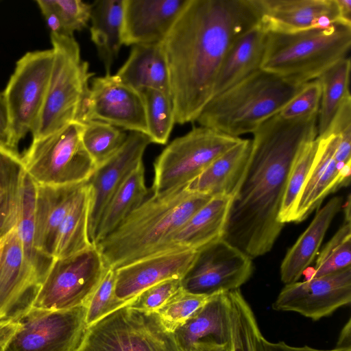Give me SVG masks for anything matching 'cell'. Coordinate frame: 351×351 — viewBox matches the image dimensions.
<instances>
[{"instance_id": "cell-1", "label": "cell", "mask_w": 351, "mask_h": 351, "mask_svg": "<svg viewBox=\"0 0 351 351\" xmlns=\"http://www.w3.org/2000/svg\"><path fill=\"white\" fill-rule=\"evenodd\" d=\"M252 134L222 237L252 259L271 250L285 226L278 217L289 176L304 145L317 137V117L287 120L276 114Z\"/></svg>"}, {"instance_id": "cell-2", "label": "cell", "mask_w": 351, "mask_h": 351, "mask_svg": "<svg viewBox=\"0 0 351 351\" xmlns=\"http://www.w3.org/2000/svg\"><path fill=\"white\" fill-rule=\"evenodd\" d=\"M259 23L256 0L188 1L162 42L176 123L195 121L228 51Z\"/></svg>"}, {"instance_id": "cell-3", "label": "cell", "mask_w": 351, "mask_h": 351, "mask_svg": "<svg viewBox=\"0 0 351 351\" xmlns=\"http://www.w3.org/2000/svg\"><path fill=\"white\" fill-rule=\"evenodd\" d=\"M185 187L153 195L95 245L107 268L171 252L172 237L212 197Z\"/></svg>"}, {"instance_id": "cell-4", "label": "cell", "mask_w": 351, "mask_h": 351, "mask_svg": "<svg viewBox=\"0 0 351 351\" xmlns=\"http://www.w3.org/2000/svg\"><path fill=\"white\" fill-rule=\"evenodd\" d=\"M302 85L261 69L213 97L195 121L233 137L252 134L277 114Z\"/></svg>"}, {"instance_id": "cell-5", "label": "cell", "mask_w": 351, "mask_h": 351, "mask_svg": "<svg viewBox=\"0 0 351 351\" xmlns=\"http://www.w3.org/2000/svg\"><path fill=\"white\" fill-rule=\"evenodd\" d=\"M350 46L351 25L342 23L324 29L268 32L261 69L304 84L349 57Z\"/></svg>"}, {"instance_id": "cell-6", "label": "cell", "mask_w": 351, "mask_h": 351, "mask_svg": "<svg viewBox=\"0 0 351 351\" xmlns=\"http://www.w3.org/2000/svg\"><path fill=\"white\" fill-rule=\"evenodd\" d=\"M53 62L45 100L32 139L53 134L72 122L80 123L83 107L95 75L73 36L50 34Z\"/></svg>"}, {"instance_id": "cell-7", "label": "cell", "mask_w": 351, "mask_h": 351, "mask_svg": "<svg viewBox=\"0 0 351 351\" xmlns=\"http://www.w3.org/2000/svg\"><path fill=\"white\" fill-rule=\"evenodd\" d=\"M82 123L32 139L21 156L23 166L36 184L63 186L86 182L96 166L84 148Z\"/></svg>"}, {"instance_id": "cell-8", "label": "cell", "mask_w": 351, "mask_h": 351, "mask_svg": "<svg viewBox=\"0 0 351 351\" xmlns=\"http://www.w3.org/2000/svg\"><path fill=\"white\" fill-rule=\"evenodd\" d=\"M79 351H182L156 312L127 304L88 327Z\"/></svg>"}, {"instance_id": "cell-9", "label": "cell", "mask_w": 351, "mask_h": 351, "mask_svg": "<svg viewBox=\"0 0 351 351\" xmlns=\"http://www.w3.org/2000/svg\"><path fill=\"white\" fill-rule=\"evenodd\" d=\"M241 139L203 126L194 127L175 138L154 163V195L186 186Z\"/></svg>"}, {"instance_id": "cell-10", "label": "cell", "mask_w": 351, "mask_h": 351, "mask_svg": "<svg viewBox=\"0 0 351 351\" xmlns=\"http://www.w3.org/2000/svg\"><path fill=\"white\" fill-rule=\"evenodd\" d=\"M108 269L95 245L66 258L52 259L30 305L49 310L87 305Z\"/></svg>"}, {"instance_id": "cell-11", "label": "cell", "mask_w": 351, "mask_h": 351, "mask_svg": "<svg viewBox=\"0 0 351 351\" xmlns=\"http://www.w3.org/2000/svg\"><path fill=\"white\" fill-rule=\"evenodd\" d=\"M86 305L49 310L30 304L14 317L21 324L4 351H79L86 335Z\"/></svg>"}, {"instance_id": "cell-12", "label": "cell", "mask_w": 351, "mask_h": 351, "mask_svg": "<svg viewBox=\"0 0 351 351\" xmlns=\"http://www.w3.org/2000/svg\"><path fill=\"white\" fill-rule=\"evenodd\" d=\"M0 238L16 228L25 256L36 267L43 257L34 246L36 184L16 150L0 147Z\"/></svg>"}, {"instance_id": "cell-13", "label": "cell", "mask_w": 351, "mask_h": 351, "mask_svg": "<svg viewBox=\"0 0 351 351\" xmlns=\"http://www.w3.org/2000/svg\"><path fill=\"white\" fill-rule=\"evenodd\" d=\"M53 62L52 49L29 51L16 64L3 92L14 145L33 131L42 110Z\"/></svg>"}, {"instance_id": "cell-14", "label": "cell", "mask_w": 351, "mask_h": 351, "mask_svg": "<svg viewBox=\"0 0 351 351\" xmlns=\"http://www.w3.org/2000/svg\"><path fill=\"white\" fill-rule=\"evenodd\" d=\"M197 259L182 278V288L211 296L239 289L253 271L252 258L226 240L219 239L200 249Z\"/></svg>"}, {"instance_id": "cell-15", "label": "cell", "mask_w": 351, "mask_h": 351, "mask_svg": "<svg viewBox=\"0 0 351 351\" xmlns=\"http://www.w3.org/2000/svg\"><path fill=\"white\" fill-rule=\"evenodd\" d=\"M99 121L123 130L147 135L143 100L139 91L114 75L93 77L80 123Z\"/></svg>"}, {"instance_id": "cell-16", "label": "cell", "mask_w": 351, "mask_h": 351, "mask_svg": "<svg viewBox=\"0 0 351 351\" xmlns=\"http://www.w3.org/2000/svg\"><path fill=\"white\" fill-rule=\"evenodd\" d=\"M350 302L351 266L331 274L285 285L272 308L295 312L316 321Z\"/></svg>"}, {"instance_id": "cell-17", "label": "cell", "mask_w": 351, "mask_h": 351, "mask_svg": "<svg viewBox=\"0 0 351 351\" xmlns=\"http://www.w3.org/2000/svg\"><path fill=\"white\" fill-rule=\"evenodd\" d=\"M151 143L147 135L129 132L121 148L97 167L86 182L90 190L88 232L92 244L106 206L128 176L143 162L145 151Z\"/></svg>"}, {"instance_id": "cell-18", "label": "cell", "mask_w": 351, "mask_h": 351, "mask_svg": "<svg viewBox=\"0 0 351 351\" xmlns=\"http://www.w3.org/2000/svg\"><path fill=\"white\" fill-rule=\"evenodd\" d=\"M260 24L268 32L324 29L342 23L336 0H256Z\"/></svg>"}, {"instance_id": "cell-19", "label": "cell", "mask_w": 351, "mask_h": 351, "mask_svg": "<svg viewBox=\"0 0 351 351\" xmlns=\"http://www.w3.org/2000/svg\"><path fill=\"white\" fill-rule=\"evenodd\" d=\"M182 351H232L230 306L227 293L206 303L173 332Z\"/></svg>"}, {"instance_id": "cell-20", "label": "cell", "mask_w": 351, "mask_h": 351, "mask_svg": "<svg viewBox=\"0 0 351 351\" xmlns=\"http://www.w3.org/2000/svg\"><path fill=\"white\" fill-rule=\"evenodd\" d=\"M198 250L171 251L115 269V297L128 303L145 289L170 278L182 279L193 266Z\"/></svg>"}, {"instance_id": "cell-21", "label": "cell", "mask_w": 351, "mask_h": 351, "mask_svg": "<svg viewBox=\"0 0 351 351\" xmlns=\"http://www.w3.org/2000/svg\"><path fill=\"white\" fill-rule=\"evenodd\" d=\"M189 0H123V45L162 43Z\"/></svg>"}, {"instance_id": "cell-22", "label": "cell", "mask_w": 351, "mask_h": 351, "mask_svg": "<svg viewBox=\"0 0 351 351\" xmlns=\"http://www.w3.org/2000/svg\"><path fill=\"white\" fill-rule=\"evenodd\" d=\"M40 283L14 228L5 235L0 255V319L10 317L11 311L27 297L32 302Z\"/></svg>"}, {"instance_id": "cell-23", "label": "cell", "mask_w": 351, "mask_h": 351, "mask_svg": "<svg viewBox=\"0 0 351 351\" xmlns=\"http://www.w3.org/2000/svg\"><path fill=\"white\" fill-rule=\"evenodd\" d=\"M318 147L311 170L298 200L293 222H301L318 208L323 199L338 190L339 169L335 154L340 134L317 137Z\"/></svg>"}, {"instance_id": "cell-24", "label": "cell", "mask_w": 351, "mask_h": 351, "mask_svg": "<svg viewBox=\"0 0 351 351\" xmlns=\"http://www.w3.org/2000/svg\"><path fill=\"white\" fill-rule=\"evenodd\" d=\"M250 149L251 140L241 138L191 180L186 189L210 197H232L244 173Z\"/></svg>"}, {"instance_id": "cell-25", "label": "cell", "mask_w": 351, "mask_h": 351, "mask_svg": "<svg viewBox=\"0 0 351 351\" xmlns=\"http://www.w3.org/2000/svg\"><path fill=\"white\" fill-rule=\"evenodd\" d=\"M267 35L259 23L235 40L222 61L213 97L261 69Z\"/></svg>"}, {"instance_id": "cell-26", "label": "cell", "mask_w": 351, "mask_h": 351, "mask_svg": "<svg viewBox=\"0 0 351 351\" xmlns=\"http://www.w3.org/2000/svg\"><path fill=\"white\" fill-rule=\"evenodd\" d=\"M80 184L63 186L36 184L34 246L46 258L52 259L59 226Z\"/></svg>"}, {"instance_id": "cell-27", "label": "cell", "mask_w": 351, "mask_h": 351, "mask_svg": "<svg viewBox=\"0 0 351 351\" xmlns=\"http://www.w3.org/2000/svg\"><path fill=\"white\" fill-rule=\"evenodd\" d=\"M342 202L341 197H334L318 210L310 225L287 252L280 266L281 280L285 285L297 282L315 259Z\"/></svg>"}, {"instance_id": "cell-28", "label": "cell", "mask_w": 351, "mask_h": 351, "mask_svg": "<svg viewBox=\"0 0 351 351\" xmlns=\"http://www.w3.org/2000/svg\"><path fill=\"white\" fill-rule=\"evenodd\" d=\"M114 75L138 91L154 88L171 96L162 43L133 45L128 59Z\"/></svg>"}, {"instance_id": "cell-29", "label": "cell", "mask_w": 351, "mask_h": 351, "mask_svg": "<svg viewBox=\"0 0 351 351\" xmlns=\"http://www.w3.org/2000/svg\"><path fill=\"white\" fill-rule=\"evenodd\" d=\"M232 197H212L172 237L171 251L199 250L221 239Z\"/></svg>"}, {"instance_id": "cell-30", "label": "cell", "mask_w": 351, "mask_h": 351, "mask_svg": "<svg viewBox=\"0 0 351 351\" xmlns=\"http://www.w3.org/2000/svg\"><path fill=\"white\" fill-rule=\"evenodd\" d=\"M90 39L103 62L106 74L123 45V0H97L91 3Z\"/></svg>"}, {"instance_id": "cell-31", "label": "cell", "mask_w": 351, "mask_h": 351, "mask_svg": "<svg viewBox=\"0 0 351 351\" xmlns=\"http://www.w3.org/2000/svg\"><path fill=\"white\" fill-rule=\"evenodd\" d=\"M90 190L87 182L77 189L61 222L53 247L52 259H62L92 245L88 232Z\"/></svg>"}, {"instance_id": "cell-32", "label": "cell", "mask_w": 351, "mask_h": 351, "mask_svg": "<svg viewBox=\"0 0 351 351\" xmlns=\"http://www.w3.org/2000/svg\"><path fill=\"white\" fill-rule=\"evenodd\" d=\"M147 193L142 162L128 176L106 206L97 228L93 244L113 231L145 200Z\"/></svg>"}, {"instance_id": "cell-33", "label": "cell", "mask_w": 351, "mask_h": 351, "mask_svg": "<svg viewBox=\"0 0 351 351\" xmlns=\"http://www.w3.org/2000/svg\"><path fill=\"white\" fill-rule=\"evenodd\" d=\"M350 56L339 61L317 78L322 86V97L317 117V137L323 136L328 130L338 110L350 97Z\"/></svg>"}, {"instance_id": "cell-34", "label": "cell", "mask_w": 351, "mask_h": 351, "mask_svg": "<svg viewBox=\"0 0 351 351\" xmlns=\"http://www.w3.org/2000/svg\"><path fill=\"white\" fill-rule=\"evenodd\" d=\"M81 138L96 167L111 158L123 145L125 130L99 121L82 123Z\"/></svg>"}, {"instance_id": "cell-35", "label": "cell", "mask_w": 351, "mask_h": 351, "mask_svg": "<svg viewBox=\"0 0 351 351\" xmlns=\"http://www.w3.org/2000/svg\"><path fill=\"white\" fill-rule=\"evenodd\" d=\"M139 92L144 103L147 136L152 143L165 145L176 123L171 96L154 88Z\"/></svg>"}, {"instance_id": "cell-36", "label": "cell", "mask_w": 351, "mask_h": 351, "mask_svg": "<svg viewBox=\"0 0 351 351\" xmlns=\"http://www.w3.org/2000/svg\"><path fill=\"white\" fill-rule=\"evenodd\" d=\"M318 143L317 137L306 143L292 167L279 213V221L283 224L293 222L298 200L313 165Z\"/></svg>"}, {"instance_id": "cell-37", "label": "cell", "mask_w": 351, "mask_h": 351, "mask_svg": "<svg viewBox=\"0 0 351 351\" xmlns=\"http://www.w3.org/2000/svg\"><path fill=\"white\" fill-rule=\"evenodd\" d=\"M351 221H344L335 234L326 244L316 260L309 278L331 274L350 266Z\"/></svg>"}, {"instance_id": "cell-38", "label": "cell", "mask_w": 351, "mask_h": 351, "mask_svg": "<svg viewBox=\"0 0 351 351\" xmlns=\"http://www.w3.org/2000/svg\"><path fill=\"white\" fill-rule=\"evenodd\" d=\"M208 298V296L194 294L181 287L156 313L165 328L174 332L202 307Z\"/></svg>"}, {"instance_id": "cell-39", "label": "cell", "mask_w": 351, "mask_h": 351, "mask_svg": "<svg viewBox=\"0 0 351 351\" xmlns=\"http://www.w3.org/2000/svg\"><path fill=\"white\" fill-rule=\"evenodd\" d=\"M322 97L318 79L304 84L298 93L277 114L287 120H302L317 117Z\"/></svg>"}, {"instance_id": "cell-40", "label": "cell", "mask_w": 351, "mask_h": 351, "mask_svg": "<svg viewBox=\"0 0 351 351\" xmlns=\"http://www.w3.org/2000/svg\"><path fill=\"white\" fill-rule=\"evenodd\" d=\"M115 271L108 269L87 303L86 322L88 326L125 305L114 295Z\"/></svg>"}, {"instance_id": "cell-41", "label": "cell", "mask_w": 351, "mask_h": 351, "mask_svg": "<svg viewBox=\"0 0 351 351\" xmlns=\"http://www.w3.org/2000/svg\"><path fill=\"white\" fill-rule=\"evenodd\" d=\"M182 279L170 278L156 283L138 294L127 305L134 309L156 312L182 287Z\"/></svg>"}, {"instance_id": "cell-42", "label": "cell", "mask_w": 351, "mask_h": 351, "mask_svg": "<svg viewBox=\"0 0 351 351\" xmlns=\"http://www.w3.org/2000/svg\"><path fill=\"white\" fill-rule=\"evenodd\" d=\"M63 29V36H73L87 27L91 4L80 0H54Z\"/></svg>"}, {"instance_id": "cell-43", "label": "cell", "mask_w": 351, "mask_h": 351, "mask_svg": "<svg viewBox=\"0 0 351 351\" xmlns=\"http://www.w3.org/2000/svg\"><path fill=\"white\" fill-rule=\"evenodd\" d=\"M36 3L45 19L50 34L63 35L62 25L54 0H38Z\"/></svg>"}, {"instance_id": "cell-44", "label": "cell", "mask_w": 351, "mask_h": 351, "mask_svg": "<svg viewBox=\"0 0 351 351\" xmlns=\"http://www.w3.org/2000/svg\"><path fill=\"white\" fill-rule=\"evenodd\" d=\"M0 147L16 150L12 140L9 112L3 93H0Z\"/></svg>"}, {"instance_id": "cell-45", "label": "cell", "mask_w": 351, "mask_h": 351, "mask_svg": "<svg viewBox=\"0 0 351 351\" xmlns=\"http://www.w3.org/2000/svg\"><path fill=\"white\" fill-rule=\"evenodd\" d=\"M258 351H344L336 348L332 350H319L307 346L298 347L288 345L284 341L271 342L263 335L259 341Z\"/></svg>"}, {"instance_id": "cell-46", "label": "cell", "mask_w": 351, "mask_h": 351, "mask_svg": "<svg viewBox=\"0 0 351 351\" xmlns=\"http://www.w3.org/2000/svg\"><path fill=\"white\" fill-rule=\"evenodd\" d=\"M340 134L335 159L337 163L346 164L351 160V127L346 129Z\"/></svg>"}, {"instance_id": "cell-47", "label": "cell", "mask_w": 351, "mask_h": 351, "mask_svg": "<svg viewBox=\"0 0 351 351\" xmlns=\"http://www.w3.org/2000/svg\"><path fill=\"white\" fill-rule=\"evenodd\" d=\"M20 327L21 324L14 317L0 319V351H4L10 340Z\"/></svg>"}, {"instance_id": "cell-48", "label": "cell", "mask_w": 351, "mask_h": 351, "mask_svg": "<svg viewBox=\"0 0 351 351\" xmlns=\"http://www.w3.org/2000/svg\"><path fill=\"white\" fill-rule=\"evenodd\" d=\"M344 351H351V319L342 328L335 348Z\"/></svg>"}, {"instance_id": "cell-49", "label": "cell", "mask_w": 351, "mask_h": 351, "mask_svg": "<svg viewBox=\"0 0 351 351\" xmlns=\"http://www.w3.org/2000/svg\"><path fill=\"white\" fill-rule=\"evenodd\" d=\"M351 160L346 162L339 171L338 189L346 187L350 182Z\"/></svg>"}, {"instance_id": "cell-50", "label": "cell", "mask_w": 351, "mask_h": 351, "mask_svg": "<svg viewBox=\"0 0 351 351\" xmlns=\"http://www.w3.org/2000/svg\"><path fill=\"white\" fill-rule=\"evenodd\" d=\"M341 16L351 23V0H336Z\"/></svg>"}, {"instance_id": "cell-51", "label": "cell", "mask_w": 351, "mask_h": 351, "mask_svg": "<svg viewBox=\"0 0 351 351\" xmlns=\"http://www.w3.org/2000/svg\"><path fill=\"white\" fill-rule=\"evenodd\" d=\"M4 241H5V236L2 238H0V255H1V252L2 250L3 246Z\"/></svg>"}, {"instance_id": "cell-52", "label": "cell", "mask_w": 351, "mask_h": 351, "mask_svg": "<svg viewBox=\"0 0 351 351\" xmlns=\"http://www.w3.org/2000/svg\"><path fill=\"white\" fill-rule=\"evenodd\" d=\"M0 196H1V192H0Z\"/></svg>"}]
</instances>
